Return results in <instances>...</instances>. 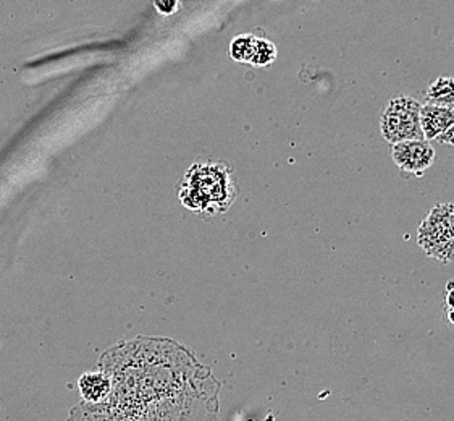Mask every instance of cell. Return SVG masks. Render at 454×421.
I'll return each mask as SVG.
<instances>
[{
    "label": "cell",
    "instance_id": "11",
    "mask_svg": "<svg viewBox=\"0 0 454 421\" xmlns=\"http://www.w3.org/2000/svg\"><path fill=\"white\" fill-rule=\"evenodd\" d=\"M445 305L446 310H454V282L450 281L446 284V295H445Z\"/></svg>",
    "mask_w": 454,
    "mask_h": 421
},
{
    "label": "cell",
    "instance_id": "14",
    "mask_svg": "<svg viewBox=\"0 0 454 421\" xmlns=\"http://www.w3.org/2000/svg\"><path fill=\"white\" fill-rule=\"evenodd\" d=\"M157 7L162 10H168L170 9V7H173V4H165V5H160V4H157Z\"/></svg>",
    "mask_w": 454,
    "mask_h": 421
},
{
    "label": "cell",
    "instance_id": "7",
    "mask_svg": "<svg viewBox=\"0 0 454 421\" xmlns=\"http://www.w3.org/2000/svg\"><path fill=\"white\" fill-rule=\"evenodd\" d=\"M80 395H82V403L88 405H96V403L104 402L110 394L109 376L104 371H90L84 373L80 377L78 383Z\"/></svg>",
    "mask_w": 454,
    "mask_h": 421
},
{
    "label": "cell",
    "instance_id": "13",
    "mask_svg": "<svg viewBox=\"0 0 454 421\" xmlns=\"http://www.w3.org/2000/svg\"><path fill=\"white\" fill-rule=\"evenodd\" d=\"M446 320L450 322V326L454 328V310H446Z\"/></svg>",
    "mask_w": 454,
    "mask_h": 421
},
{
    "label": "cell",
    "instance_id": "8",
    "mask_svg": "<svg viewBox=\"0 0 454 421\" xmlns=\"http://www.w3.org/2000/svg\"><path fill=\"white\" fill-rule=\"evenodd\" d=\"M426 104L454 110V78L453 76H438L428 86L426 92Z\"/></svg>",
    "mask_w": 454,
    "mask_h": 421
},
{
    "label": "cell",
    "instance_id": "4",
    "mask_svg": "<svg viewBox=\"0 0 454 421\" xmlns=\"http://www.w3.org/2000/svg\"><path fill=\"white\" fill-rule=\"evenodd\" d=\"M420 104L414 98L401 96L391 99L380 115L382 135L390 145L426 139L420 127Z\"/></svg>",
    "mask_w": 454,
    "mask_h": 421
},
{
    "label": "cell",
    "instance_id": "9",
    "mask_svg": "<svg viewBox=\"0 0 454 421\" xmlns=\"http://www.w3.org/2000/svg\"><path fill=\"white\" fill-rule=\"evenodd\" d=\"M255 43H257V37L253 35H243V36H238L230 47V54L231 57L238 60V62H251L253 54H254Z\"/></svg>",
    "mask_w": 454,
    "mask_h": 421
},
{
    "label": "cell",
    "instance_id": "1",
    "mask_svg": "<svg viewBox=\"0 0 454 421\" xmlns=\"http://www.w3.org/2000/svg\"><path fill=\"white\" fill-rule=\"evenodd\" d=\"M110 394L80 403L68 421H217L218 385L186 348L170 340L137 339L100 360Z\"/></svg>",
    "mask_w": 454,
    "mask_h": 421
},
{
    "label": "cell",
    "instance_id": "6",
    "mask_svg": "<svg viewBox=\"0 0 454 421\" xmlns=\"http://www.w3.org/2000/svg\"><path fill=\"white\" fill-rule=\"evenodd\" d=\"M420 127L427 141L438 139L454 127V110L424 104L420 107Z\"/></svg>",
    "mask_w": 454,
    "mask_h": 421
},
{
    "label": "cell",
    "instance_id": "2",
    "mask_svg": "<svg viewBox=\"0 0 454 421\" xmlns=\"http://www.w3.org/2000/svg\"><path fill=\"white\" fill-rule=\"evenodd\" d=\"M182 200L190 210L217 214L237 200L238 185L225 164H198L183 180Z\"/></svg>",
    "mask_w": 454,
    "mask_h": 421
},
{
    "label": "cell",
    "instance_id": "5",
    "mask_svg": "<svg viewBox=\"0 0 454 421\" xmlns=\"http://www.w3.org/2000/svg\"><path fill=\"white\" fill-rule=\"evenodd\" d=\"M391 156L403 172L422 177L435 163V149L427 139L403 141L393 145Z\"/></svg>",
    "mask_w": 454,
    "mask_h": 421
},
{
    "label": "cell",
    "instance_id": "10",
    "mask_svg": "<svg viewBox=\"0 0 454 421\" xmlns=\"http://www.w3.org/2000/svg\"><path fill=\"white\" fill-rule=\"evenodd\" d=\"M277 59V47L270 41L263 39V37H257L255 43L254 54L249 64L254 67H267L272 64L273 60Z\"/></svg>",
    "mask_w": 454,
    "mask_h": 421
},
{
    "label": "cell",
    "instance_id": "12",
    "mask_svg": "<svg viewBox=\"0 0 454 421\" xmlns=\"http://www.w3.org/2000/svg\"><path fill=\"white\" fill-rule=\"evenodd\" d=\"M438 141L443 143V145H451V147H454V127L451 130H448L445 135H442V137L438 138Z\"/></svg>",
    "mask_w": 454,
    "mask_h": 421
},
{
    "label": "cell",
    "instance_id": "3",
    "mask_svg": "<svg viewBox=\"0 0 454 421\" xmlns=\"http://www.w3.org/2000/svg\"><path fill=\"white\" fill-rule=\"evenodd\" d=\"M419 247L440 263L454 261V204L434 206L418 229Z\"/></svg>",
    "mask_w": 454,
    "mask_h": 421
}]
</instances>
